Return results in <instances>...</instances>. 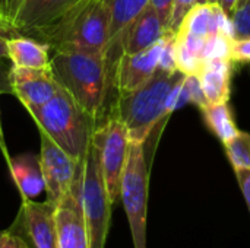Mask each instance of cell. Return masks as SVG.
<instances>
[{
	"label": "cell",
	"mask_w": 250,
	"mask_h": 248,
	"mask_svg": "<svg viewBox=\"0 0 250 248\" xmlns=\"http://www.w3.org/2000/svg\"><path fill=\"white\" fill-rule=\"evenodd\" d=\"M91 140L98 151L104 184L114 205L120 199V183L127 159V129L117 117L110 115L101 126L92 129Z\"/></svg>",
	"instance_id": "7"
},
{
	"label": "cell",
	"mask_w": 250,
	"mask_h": 248,
	"mask_svg": "<svg viewBox=\"0 0 250 248\" xmlns=\"http://www.w3.org/2000/svg\"><path fill=\"white\" fill-rule=\"evenodd\" d=\"M28 113L38 130H42L70 158L82 161L91 142L94 123L62 86L48 102Z\"/></svg>",
	"instance_id": "4"
},
{
	"label": "cell",
	"mask_w": 250,
	"mask_h": 248,
	"mask_svg": "<svg viewBox=\"0 0 250 248\" xmlns=\"http://www.w3.org/2000/svg\"><path fill=\"white\" fill-rule=\"evenodd\" d=\"M234 172H236L239 187H240V190L243 193V197L246 200V205H248V209H249L250 213V170H239V171H234Z\"/></svg>",
	"instance_id": "29"
},
{
	"label": "cell",
	"mask_w": 250,
	"mask_h": 248,
	"mask_svg": "<svg viewBox=\"0 0 250 248\" xmlns=\"http://www.w3.org/2000/svg\"><path fill=\"white\" fill-rule=\"evenodd\" d=\"M1 234H3V231H0V237H1Z\"/></svg>",
	"instance_id": "34"
},
{
	"label": "cell",
	"mask_w": 250,
	"mask_h": 248,
	"mask_svg": "<svg viewBox=\"0 0 250 248\" xmlns=\"http://www.w3.org/2000/svg\"><path fill=\"white\" fill-rule=\"evenodd\" d=\"M50 69L57 83L95 124L110 88H114L105 54L59 50L50 58Z\"/></svg>",
	"instance_id": "1"
},
{
	"label": "cell",
	"mask_w": 250,
	"mask_h": 248,
	"mask_svg": "<svg viewBox=\"0 0 250 248\" xmlns=\"http://www.w3.org/2000/svg\"><path fill=\"white\" fill-rule=\"evenodd\" d=\"M243 1H245V0H239V4H240V3H243ZM236 9H237V7H236Z\"/></svg>",
	"instance_id": "33"
},
{
	"label": "cell",
	"mask_w": 250,
	"mask_h": 248,
	"mask_svg": "<svg viewBox=\"0 0 250 248\" xmlns=\"http://www.w3.org/2000/svg\"><path fill=\"white\" fill-rule=\"evenodd\" d=\"M9 60L16 67L41 69L50 66V47L32 37L12 35L7 39Z\"/></svg>",
	"instance_id": "18"
},
{
	"label": "cell",
	"mask_w": 250,
	"mask_h": 248,
	"mask_svg": "<svg viewBox=\"0 0 250 248\" xmlns=\"http://www.w3.org/2000/svg\"><path fill=\"white\" fill-rule=\"evenodd\" d=\"M7 165L22 199H34L44 190L40 156L34 153H22L10 158Z\"/></svg>",
	"instance_id": "17"
},
{
	"label": "cell",
	"mask_w": 250,
	"mask_h": 248,
	"mask_svg": "<svg viewBox=\"0 0 250 248\" xmlns=\"http://www.w3.org/2000/svg\"><path fill=\"white\" fill-rule=\"evenodd\" d=\"M230 60L250 63V38H234L230 42Z\"/></svg>",
	"instance_id": "25"
},
{
	"label": "cell",
	"mask_w": 250,
	"mask_h": 248,
	"mask_svg": "<svg viewBox=\"0 0 250 248\" xmlns=\"http://www.w3.org/2000/svg\"><path fill=\"white\" fill-rule=\"evenodd\" d=\"M57 248H89V235L81 200V164L67 194L56 205Z\"/></svg>",
	"instance_id": "10"
},
{
	"label": "cell",
	"mask_w": 250,
	"mask_h": 248,
	"mask_svg": "<svg viewBox=\"0 0 250 248\" xmlns=\"http://www.w3.org/2000/svg\"><path fill=\"white\" fill-rule=\"evenodd\" d=\"M149 3H151L152 7L157 10V13L160 15L161 20L164 22V25L168 28L170 19H171V13H173L174 0H149ZM168 29H170V28H168Z\"/></svg>",
	"instance_id": "27"
},
{
	"label": "cell",
	"mask_w": 250,
	"mask_h": 248,
	"mask_svg": "<svg viewBox=\"0 0 250 248\" xmlns=\"http://www.w3.org/2000/svg\"><path fill=\"white\" fill-rule=\"evenodd\" d=\"M19 234L31 248H57L56 203L22 199L19 213L9 228Z\"/></svg>",
	"instance_id": "8"
},
{
	"label": "cell",
	"mask_w": 250,
	"mask_h": 248,
	"mask_svg": "<svg viewBox=\"0 0 250 248\" xmlns=\"http://www.w3.org/2000/svg\"><path fill=\"white\" fill-rule=\"evenodd\" d=\"M231 63L233 61L227 58H212L204 61L202 69L198 73V79L208 104L229 102Z\"/></svg>",
	"instance_id": "16"
},
{
	"label": "cell",
	"mask_w": 250,
	"mask_h": 248,
	"mask_svg": "<svg viewBox=\"0 0 250 248\" xmlns=\"http://www.w3.org/2000/svg\"><path fill=\"white\" fill-rule=\"evenodd\" d=\"M0 248H31L29 244L15 231L6 229L0 237Z\"/></svg>",
	"instance_id": "26"
},
{
	"label": "cell",
	"mask_w": 250,
	"mask_h": 248,
	"mask_svg": "<svg viewBox=\"0 0 250 248\" xmlns=\"http://www.w3.org/2000/svg\"><path fill=\"white\" fill-rule=\"evenodd\" d=\"M12 35H16V34H13L10 29L3 28L0 25V58H7L9 60V54H7V39Z\"/></svg>",
	"instance_id": "30"
},
{
	"label": "cell",
	"mask_w": 250,
	"mask_h": 248,
	"mask_svg": "<svg viewBox=\"0 0 250 248\" xmlns=\"http://www.w3.org/2000/svg\"><path fill=\"white\" fill-rule=\"evenodd\" d=\"M201 111L204 114L207 126L223 143L230 140L239 132L227 102L207 104L201 108Z\"/></svg>",
	"instance_id": "19"
},
{
	"label": "cell",
	"mask_w": 250,
	"mask_h": 248,
	"mask_svg": "<svg viewBox=\"0 0 250 248\" xmlns=\"http://www.w3.org/2000/svg\"><path fill=\"white\" fill-rule=\"evenodd\" d=\"M163 39L139 53H122L114 70V89L117 95L135 91L157 72Z\"/></svg>",
	"instance_id": "13"
},
{
	"label": "cell",
	"mask_w": 250,
	"mask_h": 248,
	"mask_svg": "<svg viewBox=\"0 0 250 248\" xmlns=\"http://www.w3.org/2000/svg\"><path fill=\"white\" fill-rule=\"evenodd\" d=\"M81 0H23L12 31L16 35L38 38Z\"/></svg>",
	"instance_id": "12"
},
{
	"label": "cell",
	"mask_w": 250,
	"mask_h": 248,
	"mask_svg": "<svg viewBox=\"0 0 250 248\" xmlns=\"http://www.w3.org/2000/svg\"><path fill=\"white\" fill-rule=\"evenodd\" d=\"M234 38H250V0H245L237 6L231 16Z\"/></svg>",
	"instance_id": "22"
},
{
	"label": "cell",
	"mask_w": 250,
	"mask_h": 248,
	"mask_svg": "<svg viewBox=\"0 0 250 248\" xmlns=\"http://www.w3.org/2000/svg\"><path fill=\"white\" fill-rule=\"evenodd\" d=\"M38 132L41 139V151L38 156L44 177V190L47 191V199L57 205L70 190L81 162L70 158L42 130Z\"/></svg>",
	"instance_id": "9"
},
{
	"label": "cell",
	"mask_w": 250,
	"mask_h": 248,
	"mask_svg": "<svg viewBox=\"0 0 250 248\" xmlns=\"http://www.w3.org/2000/svg\"><path fill=\"white\" fill-rule=\"evenodd\" d=\"M215 1H218V0H174L173 13H171V19H170V25H168L170 31L177 32L183 18L195 4H198V3H215Z\"/></svg>",
	"instance_id": "23"
},
{
	"label": "cell",
	"mask_w": 250,
	"mask_h": 248,
	"mask_svg": "<svg viewBox=\"0 0 250 248\" xmlns=\"http://www.w3.org/2000/svg\"><path fill=\"white\" fill-rule=\"evenodd\" d=\"M170 29L164 25L157 10L148 3L123 29L119 38V48L122 53H139L155 42L161 41Z\"/></svg>",
	"instance_id": "14"
},
{
	"label": "cell",
	"mask_w": 250,
	"mask_h": 248,
	"mask_svg": "<svg viewBox=\"0 0 250 248\" xmlns=\"http://www.w3.org/2000/svg\"><path fill=\"white\" fill-rule=\"evenodd\" d=\"M227 158L230 159L234 171L250 170V134L237 132L230 140L224 143Z\"/></svg>",
	"instance_id": "20"
},
{
	"label": "cell",
	"mask_w": 250,
	"mask_h": 248,
	"mask_svg": "<svg viewBox=\"0 0 250 248\" xmlns=\"http://www.w3.org/2000/svg\"><path fill=\"white\" fill-rule=\"evenodd\" d=\"M111 22V0H81L38 38L50 50L105 54Z\"/></svg>",
	"instance_id": "3"
},
{
	"label": "cell",
	"mask_w": 250,
	"mask_h": 248,
	"mask_svg": "<svg viewBox=\"0 0 250 248\" xmlns=\"http://www.w3.org/2000/svg\"><path fill=\"white\" fill-rule=\"evenodd\" d=\"M22 3H23V0H0V25L3 28H7L12 31L13 20H15Z\"/></svg>",
	"instance_id": "24"
},
{
	"label": "cell",
	"mask_w": 250,
	"mask_h": 248,
	"mask_svg": "<svg viewBox=\"0 0 250 248\" xmlns=\"http://www.w3.org/2000/svg\"><path fill=\"white\" fill-rule=\"evenodd\" d=\"M220 6H221V9L231 18L233 16V13H234V10H236V7L239 6V0H218L217 1Z\"/></svg>",
	"instance_id": "31"
},
{
	"label": "cell",
	"mask_w": 250,
	"mask_h": 248,
	"mask_svg": "<svg viewBox=\"0 0 250 248\" xmlns=\"http://www.w3.org/2000/svg\"><path fill=\"white\" fill-rule=\"evenodd\" d=\"M0 149H1V153L4 155L6 161L9 162L10 161V156L7 153V148H6V142H4V134H3V130H1V121H0Z\"/></svg>",
	"instance_id": "32"
},
{
	"label": "cell",
	"mask_w": 250,
	"mask_h": 248,
	"mask_svg": "<svg viewBox=\"0 0 250 248\" xmlns=\"http://www.w3.org/2000/svg\"><path fill=\"white\" fill-rule=\"evenodd\" d=\"M81 200L89 235V248H104L113 205L104 184L98 151L92 140L81 161Z\"/></svg>",
	"instance_id": "6"
},
{
	"label": "cell",
	"mask_w": 250,
	"mask_h": 248,
	"mask_svg": "<svg viewBox=\"0 0 250 248\" xmlns=\"http://www.w3.org/2000/svg\"><path fill=\"white\" fill-rule=\"evenodd\" d=\"M149 162L145 143L129 142L127 159L120 183V199L127 215L133 247L146 248Z\"/></svg>",
	"instance_id": "5"
},
{
	"label": "cell",
	"mask_w": 250,
	"mask_h": 248,
	"mask_svg": "<svg viewBox=\"0 0 250 248\" xmlns=\"http://www.w3.org/2000/svg\"><path fill=\"white\" fill-rule=\"evenodd\" d=\"M149 3V0H111V22L108 45L105 51V63L111 80L114 83V70L122 51L119 48V38L130 20Z\"/></svg>",
	"instance_id": "15"
},
{
	"label": "cell",
	"mask_w": 250,
	"mask_h": 248,
	"mask_svg": "<svg viewBox=\"0 0 250 248\" xmlns=\"http://www.w3.org/2000/svg\"><path fill=\"white\" fill-rule=\"evenodd\" d=\"M230 42H231V38H227L221 34L209 35L204 45L202 60L204 61H208L212 58L230 60Z\"/></svg>",
	"instance_id": "21"
},
{
	"label": "cell",
	"mask_w": 250,
	"mask_h": 248,
	"mask_svg": "<svg viewBox=\"0 0 250 248\" xmlns=\"http://www.w3.org/2000/svg\"><path fill=\"white\" fill-rule=\"evenodd\" d=\"M10 69H12L10 60L0 58V94L13 95L12 85H10Z\"/></svg>",
	"instance_id": "28"
},
{
	"label": "cell",
	"mask_w": 250,
	"mask_h": 248,
	"mask_svg": "<svg viewBox=\"0 0 250 248\" xmlns=\"http://www.w3.org/2000/svg\"><path fill=\"white\" fill-rule=\"evenodd\" d=\"M182 72L168 73L161 69L135 91L116 96L111 115L127 129L129 142L145 143L160 123L171 114L168 98L173 89L185 79Z\"/></svg>",
	"instance_id": "2"
},
{
	"label": "cell",
	"mask_w": 250,
	"mask_h": 248,
	"mask_svg": "<svg viewBox=\"0 0 250 248\" xmlns=\"http://www.w3.org/2000/svg\"><path fill=\"white\" fill-rule=\"evenodd\" d=\"M10 85L13 95L21 101L26 111L48 102L60 89L50 66L41 69L16 67L10 69Z\"/></svg>",
	"instance_id": "11"
}]
</instances>
